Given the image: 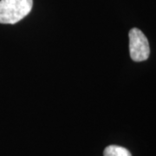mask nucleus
Returning a JSON list of instances; mask_svg holds the SVG:
<instances>
[{"label":"nucleus","instance_id":"1","mask_svg":"<svg viewBox=\"0 0 156 156\" xmlns=\"http://www.w3.org/2000/svg\"><path fill=\"white\" fill-rule=\"evenodd\" d=\"M33 0H0V23L14 24L30 12Z\"/></svg>","mask_w":156,"mask_h":156},{"label":"nucleus","instance_id":"2","mask_svg":"<svg viewBox=\"0 0 156 156\" xmlns=\"http://www.w3.org/2000/svg\"><path fill=\"white\" fill-rule=\"evenodd\" d=\"M129 51L132 60L142 62L149 57L150 48L147 38L144 33L137 28H133L129 31Z\"/></svg>","mask_w":156,"mask_h":156},{"label":"nucleus","instance_id":"3","mask_svg":"<svg viewBox=\"0 0 156 156\" xmlns=\"http://www.w3.org/2000/svg\"><path fill=\"white\" fill-rule=\"evenodd\" d=\"M103 156H132V154L125 147L116 145H110L104 149Z\"/></svg>","mask_w":156,"mask_h":156}]
</instances>
